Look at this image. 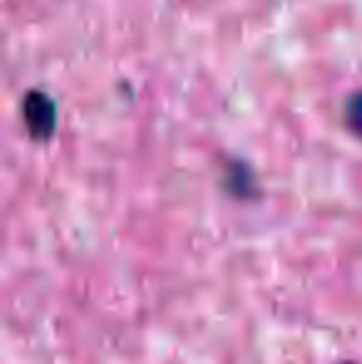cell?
Returning <instances> with one entry per match:
<instances>
[{"label": "cell", "instance_id": "cell-1", "mask_svg": "<svg viewBox=\"0 0 362 364\" xmlns=\"http://www.w3.org/2000/svg\"><path fill=\"white\" fill-rule=\"evenodd\" d=\"M23 124L35 141H48L58 129V105L50 95L33 90L23 100Z\"/></svg>", "mask_w": 362, "mask_h": 364}, {"label": "cell", "instance_id": "cell-2", "mask_svg": "<svg viewBox=\"0 0 362 364\" xmlns=\"http://www.w3.org/2000/svg\"><path fill=\"white\" fill-rule=\"evenodd\" d=\"M223 188L231 193L233 198H256L258 196V183H256V173L241 159H233L226 164V171H223Z\"/></svg>", "mask_w": 362, "mask_h": 364}, {"label": "cell", "instance_id": "cell-3", "mask_svg": "<svg viewBox=\"0 0 362 364\" xmlns=\"http://www.w3.org/2000/svg\"><path fill=\"white\" fill-rule=\"evenodd\" d=\"M343 119H345V124H348V129L362 139V90L353 92V95L348 97L345 109H343Z\"/></svg>", "mask_w": 362, "mask_h": 364}, {"label": "cell", "instance_id": "cell-4", "mask_svg": "<svg viewBox=\"0 0 362 364\" xmlns=\"http://www.w3.org/2000/svg\"><path fill=\"white\" fill-rule=\"evenodd\" d=\"M343 364H355V362H343Z\"/></svg>", "mask_w": 362, "mask_h": 364}]
</instances>
